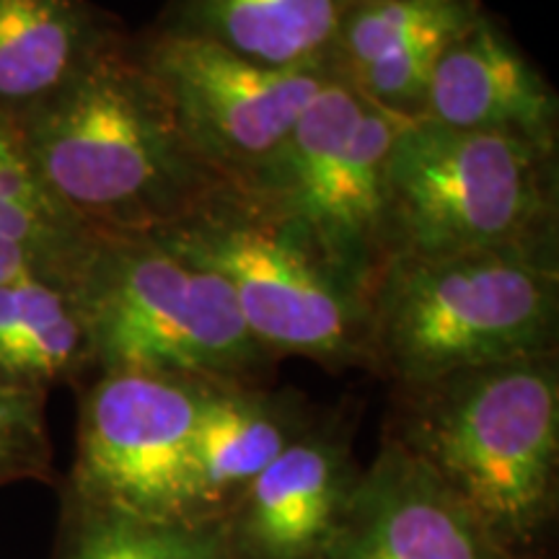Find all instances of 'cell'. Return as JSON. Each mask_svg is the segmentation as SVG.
Returning a JSON list of instances; mask_svg holds the SVG:
<instances>
[{
	"instance_id": "1",
	"label": "cell",
	"mask_w": 559,
	"mask_h": 559,
	"mask_svg": "<svg viewBox=\"0 0 559 559\" xmlns=\"http://www.w3.org/2000/svg\"><path fill=\"white\" fill-rule=\"evenodd\" d=\"M383 438L510 559H547L559 515V355L391 386Z\"/></svg>"
},
{
	"instance_id": "2",
	"label": "cell",
	"mask_w": 559,
	"mask_h": 559,
	"mask_svg": "<svg viewBox=\"0 0 559 559\" xmlns=\"http://www.w3.org/2000/svg\"><path fill=\"white\" fill-rule=\"evenodd\" d=\"M13 124L47 190L94 234H160L234 190L179 130L130 32Z\"/></svg>"
},
{
	"instance_id": "3",
	"label": "cell",
	"mask_w": 559,
	"mask_h": 559,
	"mask_svg": "<svg viewBox=\"0 0 559 559\" xmlns=\"http://www.w3.org/2000/svg\"><path fill=\"white\" fill-rule=\"evenodd\" d=\"M559 262L396 257L370 296L368 370L391 386L557 353Z\"/></svg>"
},
{
	"instance_id": "4",
	"label": "cell",
	"mask_w": 559,
	"mask_h": 559,
	"mask_svg": "<svg viewBox=\"0 0 559 559\" xmlns=\"http://www.w3.org/2000/svg\"><path fill=\"white\" fill-rule=\"evenodd\" d=\"M386 181L391 260L495 251L559 262V153L415 120L396 132Z\"/></svg>"
},
{
	"instance_id": "5",
	"label": "cell",
	"mask_w": 559,
	"mask_h": 559,
	"mask_svg": "<svg viewBox=\"0 0 559 559\" xmlns=\"http://www.w3.org/2000/svg\"><path fill=\"white\" fill-rule=\"evenodd\" d=\"M96 373L264 383L275 358L218 275L151 236L96 234L79 283Z\"/></svg>"
},
{
	"instance_id": "6",
	"label": "cell",
	"mask_w": 559,
	"mask_h": 559,
	"mask_svg": "<svg viewBox=\"0 0 559 559\" xmlns=\"http://www.w3.org/2000/svg\"><path fill=\"white\" fill-rule=\"evenodd\" d=\"M407 122L334 79L236 192L370 300L391 262L386 171Z\"/></svg>"
},
{
	"instance_id": "7",
	"label": "cell",
	"mask_w": 559,
	"mask_h": 559,
	"mask_svg": "<svg viewBox=\"0 0 559 559\" xmlns=\"http://www.w3.org/2000/svg\"><path fill=\"white\" fill-rule=\"evenodd\" d=\"M151 239L218 275L275 360L368 370L370 300L236 190Z\"/></svg>"
},
{
	"instance_id": "8",
	"label": "cell",
	"mask_w": 559,
	"mask_h": 559,
	"mask_svg": "<svg viewBox=\"0 0 559 559\" xmlns=\"http://www.w3.org/2000/svg\"><path fill=\"white\" fill-rule=\"evenodd\" d=\"M205 386L169 376L96 373L81 394L66 508L187 521L190 445Z\"/></svg>"
},
{
	"instance_id": "9",
	"label": "cell",
	"mask_w": 559,
	"mask_h": 559,
	"mask_svg": "<svg viewBox=\"0 0 559 559\" xmlns=\"http://www.w3.org/2000/svg\"><path fill=\"white\" fill-rule=\"evenodd\" d=\"M135 52L198 156L234 190L247 185L337 79L330 62L270 68L156 29L132 34Z\"/></svg>"
},
{
	"instance_id": "10",
	"label": "cell",
	"mask_w": 559,
	"mask_h": 559,
	"mask_svg": "<svg viewBox=\"0 0 559 559\" xmlns=\"http://www.w3.org/2000/svg\"><path fill=\"white\" fill-rule=\"evenodd\" d=\"M362 466L345 412L317 415L215 521L226 559H326Z\"/></svg>"
},
{
	"instance_id": "11",
	"label": "cell",
	"mask_w": 559,
	"mask_h": 559,
	"mask_svg": "<svg viewBox=\"0 0 559 559\" xmlns=\"http://www.w3.org/2000/svg\"><path fill=\"white\" fill-rule=\"evenodd\" d=\"M419 120L559 153L557 91L489 11L440 55Z\"/></svg>"
},
{
	"instance_id": "12",
	"label": "cell",
	"mask_w": 559,
	"mask_h": 559,
	"mask_svg": "<svg viewBox=\"0 0 559 559\" xmlns=\"http://www.w3.org/2000/svg\"><path fill=\"white\" fill-rule=\"evenodd\" d=\"M326 559H510L394 440L381 438Z\"/></svg>"
},
{
	"instance_id": "13",
	"label": "cell",
	"mask_w": 559,
	"mask_h": 559,
	"mask_svg": "<svg viewBox=\"0 0 559 559\" xmlns=\"http://www.w3.org/2000/svg\"><path fill=\"white\" fill-rule=\"evenodd\" d=\"M485 11L481 0H349L330 68L362 99L419 120L440 55Z\"/></svg>"
},
{
	"instance_id": "14",
	"label": "cell",
	"mask_w": 559,
	"mask_h": 559,
	"mask_svg": "<svg viewBox=\"0 0 559 559\" xmlns=\"http://www.w3.org/2000/svg\"><path fill=\"white\" fill-rule=\"evenodd\" d=\"M298 391L267 383L205 386L192 430L187 521L215 523L236 495L317 419Z\"/></svg>"
},
{
	"instance_id": "15",
	"label": "cell",
	"mask_w": 559,
	"mask_h": 559,
	"mask_svg": "<svg viewBox=\"0 0 559 559\" xmlns=\"http://www.w3.org/2000/svg\"><path fill=\"white\" fill-rule=\"evenodd\" d=\"M124 32L91 0H0V115L29 117Z\"/></svg>"
},
{
	"instance_id": "16",
	"label": "cell",
	"mask_w": 559,
	"mask_h": 559,
	"mask_svg": "<svg viewBox=\"0 0 559 559\" xmlns=\"http://www.w3.org/2000/svg\"><path fill=\"white\" fill-rule=\"evenodd\" d=\"M349 0H169L151 29L270 68L324 66Z\"/></svg>"
},
{
	"instance_id": "17",
	"label": "cell",
	"mask_w": 559,
	"mask_h": 559,
	"mask_svg": "<svg viewBox=\"0 0 559 559\" xmlns=\"http://www.w3.org/2000/svg\"><path fill=\"white\" fill-rule=\"evenodd\" d=\"M88 373L94 358L79 288L50 277L0 283V381L47 396Z\"/></svg>"
},
{
	"instance_id": "18",
	"label": "cell",
	"mask_w": 559,
	"mask_h": 559,
	"mask_svg": "<svg viewBox=\"0 0 559 559\" xmlns=\"http://www.w3.org/2000/svg\"><path fill=\"white\" fill-rule=\"evenodd\" d=\"M96 234L68 213L34 171L16 124L0 115V283H79Z\"/></svg>"
},
{
	"instance_id": "19",
	"label": "cell",
	"mask_w": 559,
	"mask_h": 559,
	"mask_svg": "<svg viewBox=\"0 0 559 559\" xmlns=\"http://www.w3.org/2000/svg\"><path fill=\"white\" fill-rule=\"evenodd\" d=\"M58 559H226L215 523L130 521L66 508Z\"/></svg>"
},
{
	"instance_id": "20",
	"label": "cell",
	"mask_w": 559,
	"mask_h": 559,
	"mask_svg": "<svg viewBox=\"0 0 559 559\" xmlns=\"http://www.w3.org/2000/svg\"><path fill=\"white\" fill-rule=\"evenodd\" d=\"M45 402L47 396L0 381V485L50 477L52 443Z\"/></svg>"
}]
</instances>
